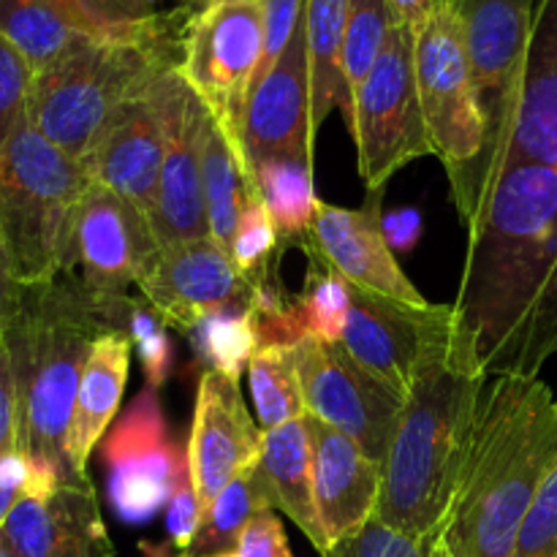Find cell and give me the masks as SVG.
Returning <instances> with one entry per match:
<instances>
[{
    "label": "cell",
    "mask_w": 557,
    "mask_h": 557,
    "mask_svg": "<svg viewBox=\"0 0 557 557\" xmlns=\"http://www.w3.org/2000/svg\"><path fill=\"white\" fill-rule=\"evenodd\" d=\"M264 509H272V500L264 482H261L259 462H256L248 471L239 473L237 479H232L226 490L218 495L215 504L205 515L199 536H196L194 547L188 553L196 557L237 553L243 531Z\"/></svg>",
    "instance_id": "4dcf8cb0"
},
{
    "label": "cell",
    "mask_w": 557,
    "mask_h": 557,
    "mask_svg": "<svg viewBox=\"0 0 557 557\" xmlns=\"http://www.w3.org/2000/svg\"><path fill=\"white\" fill-rule=\"evenodd\" d=\"M511 557H557V466L544 482Z\"/></svg>",
    "instance_id": "60d3db41"
},
{
    "label": "cell",
    "mask_w": 557,
    "mask_h": 557,
    "mask_svg": "<svg viewBox=\"0 0 557 557\" xmlns=\"http://www.w3.org/2000/svg\"><path fill=\"white\" fill-rule=\"evenodd\" d=\"M308 253L310 259H319L332 267L351 286L411 305V308H430L428 299L408 281L392 253L384 221H381V190H373L370 205L359 207V210L326 205L319 199L313 243H310Z\"/></svg>",
    "instance_id": "e0dca14e"
},
{
    "label": "cell",
    "mask_w": 557,
    "mask_h": 557,
    "mask_svg": "<svg viewBox=\"0 0 557 557\" xmlns=\"http://www.w3.org/2000/svg\"><path fill=\"white\" fill-rule=\"evenodd\" d=\"M438 3L441 0H389L395 16L403 22V25L411 27V33H417L419 27L424 25V20L433 14V9Z\"/></svg>",
    "instance_id": "7dc6e473"
},
{
    "label": "cell",
    "mask_w": 557,
    "mask_h": 557,
    "mask_svg": "<svg viewBox=\"0 0 557 557\" xmlns=\"http://www.w3.org/2000/svg\"><path fill=\"white\" fill-rule=\"evenodd\" d=\"M348 305H351V283L337 275L324 261H310L308 286L297 302V319L302 337H315L324 343H341L346 330Z\"/></svg>",
    "instance_id": "1f68e13d"
},
{
    "label": "cell",
    "mask_w": 557,
    "mask_h": 557,
    "mask_svg": "<svg viewBox=\"0 0 557 557\" xmlns=\"http://www.w3.org/2000/svg\"><path fill=\"white\" fill-rule=\"evenodd\" d=\"M484 379L476 346L455 305H441L381 462L384 479L375 509L381 522L411 536L438 531Z\"/></svg>",
    "instance_id": "3957f363"
},
{
    "label": "cell",
    "mask_w": 557,
    "mask_h": 557,
    "mask_svg": "<svg viewBox=\"0 0 557 557\" xmlns=\"http://www.w3.org/2000/svg\"><path fill=\"white\" fill-rule=\"evenodd\" d=\"M348 128L370 194L381 190L406 163L433 156L413 69V33L400 20L392 25L379 60L354 92Z\"/></svg>",
    "instance_id": "ba28073f"
},
{
    "label": "cell",
    "mask_w": 557,
    "mask_h": 557,
    "mask_svg": "<svg viewBox=\"0 0 557 557\" xmlns=\"http://www.w3.org/2000/svg\"><path fill=\"white\" fill-rule=\"evenodd\" d=\"M16 455V397L9 354L0 341V460Z\"/></svg>",
    "instance_id": "ee69618b"
},
{
    "label": "cell",
    "mask_w": 557,
    "mask_h": 557,
    "mask_svg": "<svg viewBox=\"0 0 557 557\" xmlns=\"http://www.w3.org/2000/svg\"><path fill=\"white\" fill-rule=\"evenodd\" d=\"M174 3H180L183 9H190V11H201L207 5V0H174Z\"/></svg>",
    "instance_id": "c3c4849f"
},
{
    "label": "cell",
    "mask_w": 557,
    "mask_h": 557,
    "mask_svg": "<svg viewBox=\"0 0 557 557\" xmlns=\"http://www.w3.org/2000/svg\"><path fill=\"white\" fill-rule=\"evenodd\" d=\"M0 36L20 49L38 74L71 52L87 33L76 25L63 0H0Z\"/></svg>",
    "instance_id": "f1b7e54d"
},
{
    "label": "cell",
    "mask_w": 557,
    "mask_h": 557,
    "mask_svg": "<svg viewBox=\"0 0 557 557\" xmlns=\"http://www.w3.org/2000/svg\"><path fill=\"white\" fill-rule=\"evenodd\" d=\"M215 3H261V0H207V5H215Z\"/></svg>",
    "instance_id": "681fc988"
},
{
    "label": "cell",
    "mask_w": 557,
    "mask_h": 557,
    "mask_svg": "<svg viewBox=\"0 0 557 557\" xmlns=\"http://www.w3.org/2000/svg\"><path fill=\"white\" fill-rule=\"evenodd\" d=\"M539 0H457L473 85L487 125L520 85Z\"/></svg>",
    "instance_id": "7402d4cb"
},
{
    "label": "cell",
    "mask_w": 557,
    "mask_h": 557,
    "mask_svg": "<svg viewBox=\"0 0 557 557\" xmlns=\"http://www.w3.org/2000/svg\"><path fill=\"white\" fill-rule=\"evenodd\" d=\"M261 430L250 417L239 381L205 370L196 392L188 441V473L205 515L232 479L259 462Z\"/></svg>",
    "instance_id": "2e32d148"
},
{
    "label": "cell",
    "mask_w": 557,
    "mask_h": 557,
    "mask_svg": "<svg viewBox=\"0 0 557 557\" xmlns=\"http://www.w3.org/2000/svg\"><path fill=\"white\" fill-rule=\"evenodd\" d=\"M163 74L147 87H141L139 92H134L114 112V117L103 128L101 139L96 141L90 156L82 161L96 183L123 196L147 221H150L152 207H156L163 139H166L161 87Z\"/></svg>",
    "instance_id": "ac0fdd59"
},
{
    "label": "cell",
    "mask_w": 557,
    "mask_h": 557,
    "mask_svg": "<svg viewBox=\"0 0 557 557\" xmlns=\"http://www.w3.org/2000/svg\"><path fill=\"white\" fill-rule=\"evenodd\" d=\"M294 357L305 413L357 441L370 460L384 462L406 397L354 362L343 343L302 337L294 343Z\"/></svg>",
    "instance_id": "7c38bea8"
},
{
    "label": "cell",
    "mask_w": 557,
    "mask_h": 557,
    "mask_svg": "<svg viewBox=\"0 0 557 557\" xmlns=\"http://www.w3.org/2000/svg\"><path fill=\"white\" fill-rule=\"evenodd\" d=\"M237 557H294L275 509H264L248 522L237 544Z\"/></svg>",
    "instance_id": "7bdbcfd3"
},
{
    "label": "cell",
    "mask_w": 557,
    "mask_h": 557,
    "mask_svg": "<svg viewBox=\"0 0 557 557\" xmlns=\"http://www.w3.org/2000/svg\"><path fill=\"white\" fill-rule=\"evenodd\" d=\"M212 557H237V553H226V555H212Z\"/></svg>",
    "instance_id": "816d5d0a"
},
{
    "label": "cell",
    "mask_w": 557,
    "mask_h": 557,
    "mask_svg": "<svg viewBox=\"0 0 557 557\" xmlns=\"http://www.w3.org/2000/svg\"><path fill=\"white\" fill-rule=\"evenodd\" d=\"M201 522H205V509H201V500L199 495H196L194 482H190L188 462H185L177 482H174L172 495H169L166 531L169 536H172V542L177 544L183 553H188V549L194 547L196 536H199Z\"/></svg>",
    "instance_id": "b9f144b4"
},
{
    "label": "cell",
    "mask_w": 557,
    "mask_h": 557,
    "mask_svg": "<svg viewBox=\"0 0 557 557\" xmlns=\"http://www.w3.org/2000/svg\"><path fill=\"white\" fill-rule=\"evenodd\" d=\"M259 63V3H215L194 11L183 41L180 71L239 152L245 107L256 85Z\"/></svg>",
    "instance_id": "30bf717a"
},
{
    "label": "cell",
    "mask_w": 557,
    "mask_h": 557,
    "mask_svg": "<svg viewBox=\"0 0 557 557\" xmlns=\"http://www.w3.org/2000/svg\"><path fill=\"white\" fill-rule=\"evenodd\" d=\"M261 63L256 85L283 58L305 20L308 0H261ZM253 85V87H256Z\"/></svg>",
    "instance_id": "ab89813d"
},
{
    "label": "cell",
    "mask_w": 557,
    "mask_h": 557,
    "mask_svg": "<svg viewBox=\"0 0 557 557\" xmlns=\"http://www.w3.org/2000/svg\"><path fill=\"white\" fill-rule=\"evenodd\" d=\"M346 14L348 0H308V5H305V47H308L313 134H319L332 109H341L346 123H351L354 96L346 79V65H343Z\"/></svg>",
    "instance_id": "484cf974"
},
{
    "label": "cell",
    "mask_w": 557,
    "mask_h": 557,
    "mask_svg": "<svg viewBox=\"0 0 557 557\" xmlns=\"http://www.w3.org/2000/svg\"><path fill=\"white\" fill-rule=\"evenodd\" d=\"M438 313L441 305L411 308L351 286V305L341 343L354 362L406 397Z\"/></svg>",
    "instance_id": "44dd1931"
},
{
    "label": "cell",
    "mask_w": 557,
    "mask_h": 557,
    "mask_svg": "<svg viewBox=\"0 0 557 557\" xmlns=\"http://www.w3.org/2000/svg\"><path fill=\"white\" fill-rule=\"evenodd\" d=\"M0 539L20 557H112L90 482H60L52 490H25Z\"/></svg>",
    "instance_id": "d6986e66"
},
{
    "label": "cell",
    "mask_w": 557,
    "mask_h": 557,
    "mask_svg": "<svg viewBox=\"0 0 557 557\" xmlns=\"http://www.w3.org/2000/svg\"><path fill=\"white\" fill-rule=\"evenodd\" d=\"M259 473L270 493L272 509H281L308 536L321 557L330 553V542L315 511L313 455L305 417L261 433Z\"/></svg>",
    "instance_id": "d4e9b609"
},
{
    "label": "cell",
    "mask_w": 557,
    "mask_h": 557,
    "mask_svg": "<svg viewBox=\"0 0 557 557\" xmlns=\"http://www.w3.org/2000/svg\"><path fill=\"white\" fill-rule=\"evenodd\" d=\"M397 22L389 0H348L346 14V49H343V65L351 96L359 90L364 76L379 60L392 25Z\"/></svg>",
    "instance_id": "d6a6232c"
},
{
    "label": "cell",
    "mask_w": 557,
    "mask_h": 557,
    "mask_svg": "<svg viewBox=\"0 0 557 557\" xmlns=\"http://www.w3.org/2000/svg\"><path fill=\"white\" fill-rule=\"evenodd\" d=\"M33 76L36 71L22 58L20 49H14L0 36V150L27 120Z\"/></svg>",
    "instance_id": "f35d334b"
},
{
    "label": "cell",
    "mask_w": 557,
    "mask_h": 557,
    "mask_svg": "<svg viewBox=\"0 0 557 557\" xmlns=\"http://www.w3.org/2000/svg\"><path fill=\"white\" fill-rule=\"evenodd\" d=\"M90 185L85 163L44 139L30 120L0 150V243L20 286L60 277Z\"/></svg>",
    "instance_id": "8992f818"
},
{
    "label": "cell",
    "mask_w": 557,
    "mask_h": 557,
    "mask_svg": "<svg viewBox=\"0 0 557 557\" xmlns=\"http://www.w3.org/2000/svg\"><path fill=\"white\" fill-rule=\"evenodd\" d=\"M248 384L253 395L261 433L305 417L302 381L294 346H259L248 362Z\"/></svg>",
    "instance_id": "f546056e"
},
{
    "label": "cell",
    "mask_w": 557,
    "mask_h": 557,
    "mask_svg": "<svg viewBox=\"0 0 557 557\" xmlns=\"http://www.w3.org/2000/svg\"><path fill=\"white\" fill-rule=\"evenodd\" d=\"M161 14L156 25L125 36H87L58 63L33 76L27 120L65 156L85 161L103 128L134 92L183 60L188 25Z\"/></svg>",
    "instance_id": "5b68a950"
},
{
    "label": "cell",
    "mask_w": 557,
    "mask_h": 557,
    "mask_svg": "<svg viewBox=\"0 0 557 557\" xmlns=\"http://www.w3.org/2000/svg\"><path fill=\"white\" fill-rule=\"evenodd\" d=\"M103 462L112 473L109 495L123 520L141 522L166 504L188 457L166 441L158 392L145 389L131 403L109 433Z\"/></svg>",
    "instance_id": "9a60e30c"
},
{
    "label": "cell",
    "mask_w": 557,
    "mask_h": 557,
    "mask_svg": "<svg viewBox=\"0 0 557 557\" xmlns=\"http://www.w3.org/2000/svg\"><path fill=\"white\" fill-rule=\"evenodd\" d=\"M310 125V74L305 47V20L283 58L250 90L243 117V152L248 166L264 158L313 161Z\"/></svg>",
    "instance_id": "ffe728a7"
},
{
    "label": "cell",
    "mask_w": 557,
    "mask_h": 557,
    "mask_svg": "<svg viewBox=\"0 0 557 557\" xmlns=\"http://www.w3.org/2000/svg\"><path fill=\"white\" fill-rule=\"evenodd\" d=\"M261 201L270 210L283 243L310 250L315 223L313 161L308 158H264L250 166Z\"/></svg>",
    "instance_id": "83f0119b"
},
{
    "label": "cell",
    "mask_w": 557,
    "mask_h": 557,
    "mask_svg": "<svg viewBox=\"0 0 557 557\" xmlns=\"http://www.w3.org/2000/svg\"><path fill=\"white\" fill-rule=\"evenodd\" d=\"M161 253L150 221L123 196L92 180L76 215L69 259L60 277L90 297L109 324L120 330L128 288H139Z\"/></svg>",
    "instance_id": "9c48e42d"
},
{
    "label": "cell",
    "mask_w": 557,
    "mask_h": 557,
    "mask_svg": "<svg viewBox=\"0 0 557 557\" xmlns=\"http://www.w3.org/2000/svg\"><path fill=\"white\" fill-rule=\"evenodd\" d=\"M190 337L196 341L201 357L210 362L207 370H218L234 381H239V373H243V368H248L250 357L259 348V335H256L250 308L210 315L190 332Z\"/></svg>",
    "instance_id": "836d02e7"
},
{
    "label": "cell",
    "mask_w": 557,
    "mask_h": 557,
    "mask_svg": "<svg viewBox=\"0 0 557 557\" xmlns=\"http://www.w3.org/2000/svg\"><path fill=\"white\" fill-rule=\"evenodd\" d=\"M413 69L433 156L451 177L476 163L487 141L457 0H441L413 33Z\"/></svg>",
    "instance_id": "52a82bcc"
},
{
    "label": "cell",
    "mask_w": 557,
    "mask_h": 557,
    "mask_svg": "<svg viewBox=\"0 0 557 557\" xmlns=\"http://www.w3.org/2000/svg\"><path fill=\"white\" fill-rule=\"evenodd\" d=\"M557 466V397L542 379L487 375L435 539L444 557H511Z\"/></svg>",
    "instance_id": "7a4b0ae2"
},
{
    "label": "cell",
    "mask_w": 557,
    "mask_h": 557,
    "mask_svg": "<svg viewBox=\"0 0 557 557\" xmlns=\"http://www.w3.org/2000/svg\"><path fill=\"white\" fill-rule=\"evenodd\" d=\"M161 87L166 139H163L161 177H158L150 226L158 248H174V245L212 237L199 152V128L207 107L188 85L180 65L163 74Z\"/></svg>",
    "instance_id": "5bb4252c"
},
{
    "label": "cell",
    "mask_w": 557,
    "mask_h": 557,
    "mask_svg": "<svg viewBox=\"0 0 557 557\" xmlns=\"http://www.w3.org/2000/svg\"><path fill=\"white\" fill-rule=\"evenodd\" d=\"M201 152V183H205V205L210 234L221 248L232 253L234 232H237L239 212H243L245 194L259 196L253 172L243 152L232 145L221 125L205 112L199 128Z\"/></svg>",
    "instance_id": "4316f807"
},
{
    "label": "cell",
    "mask_w": 557,
    "mask_h": 557,
    "mask_svg": "<svg viewBox=\"0 0 557 557\" xmlns=\"http://www.w3.org/2000/svg\"><path fill=\"white\" fill-rule=\"evenodd\" d=\"M277 245L275 223H272L270 210L261 201V196L245 194L243 212H239L237 232H234L232 245V259L245 275L259 277L261 267L270 259V253Z\"/></svg>",
    "instance_id": "74e56055"
},
{
    "label": "cell",
    "mask_w": 557,
    "mask_h": 557,
    "mask_svg": "<svg viewBox=\"0 0 557 557\" xmlns=\"http://www.w3.org/2000/svg\"><path fill=\"white\" fill-rule=\"evenodd\" d=\"M27 490V468L25 460L20 457V451L5 460H0V528L9 520L11 509L16 506V500L25 495Z\"/></svg>",
    "instance_id": "f6af8a7d"
},
{
    "label": "cell",
    "mask_w": 557,
    "mask_h": 557,
    "mask_svg": "<svg viewBox=\"0 0 557 557\" xmlns=\"http://www.w3.org/2000/svg\"><path fill=\"white\" fill-rule=\"evenodd\" d=\"M114 326L90 297L63 277L20 286L5 324L16 397V451L27 468V490L85 482L65 457L71 413L92 343Z\"/></svg>",
    "instance_id": "277c9868"
},
{
    "label": "cell",
    "mask_w": 557,
    "mask_h": 557,
    "mask_svg": "<svg viewBox=\"0 0 557 557\" xmlns=\"http://www.w3.org/2000/svg\"><path fill=\"white\" fill-rule=\"evenodd\" d=\"M177 557H194L190 553H183V555H177Z\"/></svg>",
    "instance_id": "f5cc1de1"
},
{
    "label": "cell",
    "mask_w": 557,
    "mask_h": 557,
    "mask_svg": "<svg viewBox=\"0 0 557 557\" xmlns=\"http://www.w3.org/2000/svg\"><path fill=\"white\" fill-rule=\"evenodd\" d=\"M324 557H444L438 539L411 536L370 517L354 536L343 539Z\"/></svg>",
    "instance_id": "d590c367"
},
{
    "label": "cell",
    "mask_w": 557,
    "mask_h": 557,
    "mask_svg": "<svg viewBox=\"0 0 557 557\" xmlns=\"http://www.w3.org/2000/svg\"><path fill=\"white\" fill-rule=\"evenodd\" d=\"M0 557H20V555H16V553H14V549H11V547H9V544H5V542H3V539H0Z\"/></svg>",
    "instance_id": "f907efd6"
},
{
    "label": "cell",
    "mask_w": 557,
    "mask_h": 557,
    "mask_svg": "<svg viewBox=\"0 0 557 557\" xmlns=\"http://www.w3.org/2000/svg\"><path fill=\"white\" fill-rule=\"evenodd\" d=\"M87 36H125L156 25L158 0H63Z\"/></svg>",
    "instance_id": "e575fe53"
},
{
    "label": "cell",
    "mask_w": 557,
    "mask_h": 557,
    "mask_svg": "<svg viewBox=\"0 0 557 557\" xmlns=\"http://www.w3.org/2000/svg\"><path fill=\"white\" fill-rule=\"evenodd\" d=\"M16 292H20V283H16L14 275H11L9 259H5L3 243H0V341H3V332L11 319V310H14Z\"/></svg>",
    "instance_id": "bcb514c9"
},
{
    "label": "cell",
    "mask_w": 557,
    "mask_h": 557,
    "mask_svg": "<svg viewBox=\"0 0 557 557\" xmlns=\"http://www.w3.org/2000/svg\"><path fill=\"white\" fill-rule=\"evenodd\" d=\"M517 163L557 166V0L536 3L520 85L487 125V141L476 163L449 180L457 185Z\"/></svg>",
    "instance_id": "8fae6325"
},
{
    "label": "cell",
    "mask_w": 557,
    "mask_h": 557,
    "mask_svg": "<svg viewBox=\"0 0 557 557\" xmlns=\"http://www.w3.org/2000/svg\"><path fill=\"white\" fill-rule=\"evenodd\" d=\"M125 332L139 351L147 389L158 392L172 373V343H169L166 324L152 313L150 305L131 299L128 313H125Z\"/></svg>",
    "instance_id": "8d00e7d4"
},
{
    "label": "cell",
    "mask_w": 557,
    "mask_h": 557,
    "mask_svg": "<svg viewBox=\"0 0 557 557\" xmlns=\"http://www.w3.org/2000/svg\"><path fill=\"white\" fill-rule=\"evenodd\" d=\"M139 292L163 324L190 335L210 315L248 310L259 281L245 275L232 253L210 237L161 248Z\"/></svg>",
    "instance_id": "4fadbf2b"
},
{
    "label": "cell",
    "mask_w": 557,
    "mask_h": 557,
    "mask_svg": "<svg viewBox=\"0 0 557 557\" xmlns=\"http://www.w3.org/2000/svg\"><path fill=\"white\" fill-rule=\"evenodd\" d=\"M313 455V498L330 549L354 536L379 509L381 462L370 460L357 441L305 413Z\"/></svg>",
    "instance_id": "603a6c76"
},
{
    "label": "cell",
    "mask_w": 557,
    "mask_h": 557,
    "mask_svg": "<svg viewBox=\"0 0 557 557\" xmlns=\"http://www.w3.org/2000/svg\"><path fill=\"white\" fill-rule=\"evenodd\" d=\"M131 351L134 341L125 330H112L92 343L65 435V457L76 476L87 479V460L112 424L114 413L120 411L131 370Z\"/></svg>",
    "instance_id": "cb8c5ba5"
},
{
    "label": "cell",
    "mask_w": 557,
    "mask_h": 557,
    "mask_svg": "<svg viewBox=\"0 0 557 557\" xmlns=\"http://www.w3.org/2000/svg\"><path fill=\"white\" fill-rule=\"evenodd\" d=\"M451 196L468 226L455 313L484 375L542 379L557 357V166L495 169Z\"/></svg>",
    "instance_id": "6da1fadb"
}]
</instances>
